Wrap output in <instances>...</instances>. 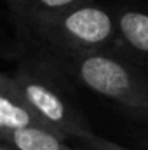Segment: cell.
Here are the masks:
<instances>
[{
  "mask_svg": "<svg viewBox=\"0 0 148 150\" xmlns=\"http://www.w3.org/2000/svg\"><path fill=\"white\" fill-rule=\"evenodd\" d=\"M19 25L54 58L113 49L117 35L113 7L96 0H85L61 12Z\"/></svg>",
  "mask_w": 148,
  "mask_h": 150,
  "instance_id": "cell-1",
  "label": "cell"
},
{
  "mask_svg": "<svg viewBox=\"0 0 148 150\" xmlns=\"http://www.w3.org/2000/svg\"><path fill=\"white\" fill-rule=\"evenodd\" d=\"M54 63L94 94L148 120V77L129 58L108 49L73 58H54Z\"/></svg>",
  "mask_w": 148,
  "mask_h": 150,
  "instance_id": "cell-2",
  "label": "cell"
},
{
  "mask_svg": "<svg viewBox=\"0 0 148 150\" xmlns=\"http://www.w3.org/2000/svg\"><path fill=\"white\" fill-rule=\"evenodd\" d=\"M54 75V61H38L21 65L12 75V80L23 100L45 126L66 138L82 140L87 133H91L87 120L66 98Z\"/></svg>",
  "mask_w": 148,
  "mask_h": 150,
  "instance_id": "cell-3",
  "label": "cell"
},
{
  "mask_svg": "<svg viewBox=\"0 0 148 150\" xmlns=\"http://www.w3.org/2000/svg\"><path fill=\"white\" fill-rule=\"evenodd\" d=\"M113 11L117 28L113 51L148 70V11L134 5H118Z\"/></svg>",
  "mask_w": 148,
  "mask_h": 150,
  "instance_id": "cell-4",
  "label": "cell"
},
{
  "mask_svg": "<svg viewBox=\"0 0 148 150\" xmlns=\"http://www.w3.org/2000/svg\"><path fill=\"white\" fill-rule=\"evenodd\" d=\"M26 126H45L23 100L12 77L0 72V133ZM51 129V127H49Z\"/></svg>",
  "mask_w": 148,
  "mask_h": 150,
  "instance_id": "cell-5",
  "label": "cell"
},
{
  "mask_svg": "<svg viewBox=\"0 0 148 150\" xmlns=\"http://www.w3.org/2000/svg\"><path fill=\"white\" fill-rule=\"evenodd\" d=\"M65 140V134L44 126H26L0 133V142L14 150H63L66 147Z\"/></svg>",
  "mask_w": 148,
  "mask_h": 150,
  "instance_id": "cell-6",
  "label": "cell"
},
{
  "mask_svg": "<svg viewBox=\"0 0 148 150\" xmlns=\"http://www.w3.org/2000/svg\"><path fill=\"white\" fill-rule=\"evenodd\" d=\"M18 23L33 21L44 16L61 12L85 0H4Z\"/></svg>",
  "mask_w": 148,
  "mask_h": 150,
  "instance_id": "cell-7",
  "label": "cell"
},
{
  "mask_svg": "<svg viewBox=\"0 0 148 150\" xmlns=\"http://www.w3.org/2000/svg\"><path fill=\"white\" fill-rule=\"evenodd\" d=\"M84 145L89 147L91 150H132V149H127V147H122L115 142H111L108 138H103V136H98L94 134L92 131L87 133L84 138H82Z\"/></svg>",
  "mask_w": 148,
  "mask_h": 150,
  "instance_id": "cell-8",
  "label": "cell"
},
{
  "mask_svg": "<svg viewBox=\"0 0 148 150\" xmlns=\"http://www.w3.org/2000/svg\"><path fill=\"white\" fill-rule=\"evenodd\" d=\"M0 150H14L12 147H9L7 143H4V142H0Z\"/></svg>",
  "mask_w": 148,
  "mask_h": 150,
  "instance_id": "cell-9",
  "label": "cell"
},
{
  "mask_svg": "<svg viewBox=\"0 0 148 150\" xmlns=\"http://www.w3.org/2000/svg\"><path fill=\"white\" fill-rule=\"evenodd\" d=\"M63 150H91V149H89V147H85V149H73V147H68V145H66Z\"/></svg>",
  "mask_w": 148,
  "mask_h": 150,
  "instance_id": "cell-10",
  "label": "cell"
}]
</instances>
